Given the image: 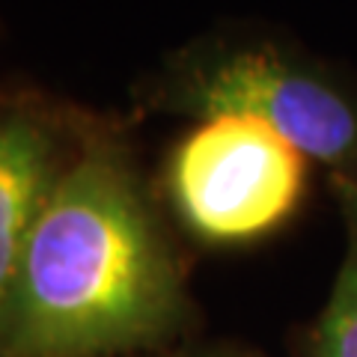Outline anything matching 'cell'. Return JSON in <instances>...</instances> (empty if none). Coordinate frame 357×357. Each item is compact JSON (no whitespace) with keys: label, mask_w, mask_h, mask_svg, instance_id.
<instances>
[{"label":"cell","mask_w":357,"mask_h":357,"mask_svg":"<svg viewBox=\"0 0 357 357\" xmlns=\"http://www.w3.org/2000/svg\"><path fill=\"white\" fill-rule=\"evenodd\" d=\"M164 357H236V354H223V351H191V354H164Z\"/></svg>","instance_id":"obj_6"},{"label":"cell","mask_w":357,"mask_h":357,"mask_svg":"<svg viewBox=\"0 0 357 357\" xmlns=\"http://www.w3.org/2000/svg\"><path fill=\"white\" fill-rule=\"evenodd\" d=\"M307 164L256 119H206L173 149L167 191L188 232L211 244H241L295 215L307 191Z\"/></svg>","instance_id":"obj_3"},{"label":"cell","mask_w":357,"mask_h":357,"mask_svg":"<svg viewBox=\"0 0 357 357\" xmlns=\"http://www.w3.org/2000/svg\"><path fill=\"white\" fill-rule=\"evenodd\" d=\"M143 105L199 122L248 116L277 131L331 178L357 182V81L292 42L211 33L170 54Z\"/></svg>","instance_id":"obj_2"},{"label":"cell","mask_w":357,"mask_h":357,"mask_svg":"<svg viewBox=\"0 0 357 357\" xmlns=\"http://www.w3.org/2000/svg\"><path fill=\"white\" fill-rule=\"evenodd\" d=\"M337 197L345 248L328 304L312 328L310 357H357V182L331 178Z\"/></svg>","instance_id":"obj_5"},{"label":"cell","mask_w":357,"mask_h":357,"mask_svg":"<svg viewBox=\"0 0 357 357\" xmlns=\"http://www.w3.org/2000/svg\"><path fill=\"white\" fill-rule=\"evenodd\" d=\"M72 158L60 128L42 110H0V312L30 232Z\"/></svg>","instance_id":"obj_4"},{"label":"cell","mask_w":357,"mask_h":357,"mask_svg":"<svg viewBox=\"0 0 357 357\" xmlns=\"http://www.w3.org/2000/svg\"><path fill=\"white\" fill-rule=\"evenodd\" d=\"M178 259L126 152L89 143L66 167L0 312V357H114L182 331Z\"/></svg>","instance_id":"obj_1"}]
</instances>
